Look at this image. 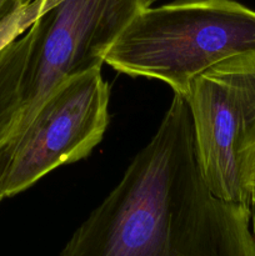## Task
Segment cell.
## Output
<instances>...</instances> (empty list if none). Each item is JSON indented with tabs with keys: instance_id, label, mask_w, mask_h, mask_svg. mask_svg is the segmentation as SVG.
Returning a JSON list of instances; mask_svg holds the SVG:
<instances>
[{
	"instance_id": "cell-1",
	"label": "cell",
	"mask_w": 255,
	"mask_h": 256,
	"mask_svg": "<svg viewBox=\"0 0 255 256\" xmlns=\"http://www.w3.org/2000/svg\"><path fill=\"white\" fill-rule=\"evenodd\" d=\"M59 256H255L252 208L208 186L182 95Z\"/></svg>"
},
{
	"instance_id": "cell-4",
	"label": "cell",
	"mask_w": 255,
	"mask_h": 256,
	"mask_svg": "<svg viewBox=\"0 0 255 256\" xmlns=\"http://www.w3.org/2000/svg\"><path fill=\"white\" fill-rule=\"evenodd\" d=\"M110 89L95 66L52 89L24 130L0 149V200L86 158L109 125Z\"/></svg>"
},
{
	"instance_id": "cell-5",
	"label": "cell",
	"mask_w": 255,
	"mask_h": 256,
	"mask_svg": "<svg viewBox=\"0 0 255 256\" xmlns=\"http://www.w3.org/2000/svg\"><path fill=\"white\" fill-rule=\"evenodd\" d=\"M142 8V0H44L42 12L28 29L22 106L4 144L26 128L59 82L102 68L108 48Z\"/></svg>"
},
{
	"instance_id": "cell-9",
	"label": "cell",
	"mask_w": 255,
	"mask_h": 256,
	"mask_svg": "<svg viewBox=\"0 0 255 256\" xmlns=\"http://www.w3.org/2000/svg\"><path fill=\"white\" fill-rule=\"evenodd\" d=\"M159 2V0H142V2H144L145 8L152 6V5L154 4V2Z\"/></svg>"
},
{
	"instance_id": "cell-8",
	"label": "cell",
	"mask_w": 255,
	"mask_h": 256,
	"mask_svg": "<svg viewBox=\"0 0 255 256\" xmlns=\"http://www.w3.org/2000/svg\"><path fill=\"white\" fill-rule=\"evenodd\" d=\"M252 229L255 232V170L252 176Z\"/></svg>"
},
{
	"instance_id": "cell-3",
	"label": "cell",
	"mask_w": 255,
	"mask_h": 256,
	"mask_svg": "<svg viewBox=\"0 0 255 256\" xmlns=\"http://www.w3.org/2000/svg\"><path fill=\"white\" fill-rule=\"evenodd\" d=\"M186 102L198 162L220 199L252 208L255 170V52L225 59L195 78Z\"/></svg>"
},
{
	"instance_id": "cell-6",
	"label": "cell",
	"mask_w": 255,
	"mask_h": 256,
	"mask_svg": "<svg viewBox=\"0 0 255 256\" xmlns=\"http://www.w3.org/2000/svg\"><path fill=\"white\" fill-rule=\"evenodd\" d=\"M29 42L26 30L0 49V149L19 116Z\"/></svg>"
},
{
	"instance_id": "cell-2",
	"label": "cell",
	"mask_w": 255,
	"mask_h": 256,
	"mask_svg": "<svg viewBox=\"0 0 255 256\" xmlns=\"http://www.w3.org/2000/svg\"><path fill=\"white\" fill-rule=\"evenodd\" d=\"M255 52V10L235 0H175L142 8L104 54L132 76L160 80L186 98L195 78L235 55Z\"/></svg>"
},
{
	"instance_id": "cell-7",
	"label": "cell",
	"mask_w": 255,
	"mask_h": 256,
	"mask_svg": "<svg viewBox=\"0 0 255 256\" xmlns=\"http://www.w3.org/2000/svg\"><path fill=\"white\" fill-rule=\"evenodd\" d=\"M30 0H0V22L12 14V12L18 9V8L22 6Z\"/></svg>"
}]
</instances>
